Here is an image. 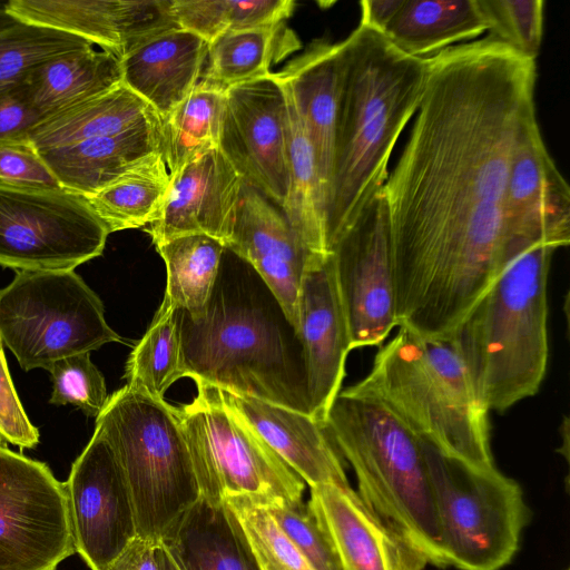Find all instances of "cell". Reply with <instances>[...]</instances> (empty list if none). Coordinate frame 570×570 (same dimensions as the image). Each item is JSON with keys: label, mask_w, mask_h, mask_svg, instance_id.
Returning a JSON list of instances; mask_svg holds the SVG:
<instances>
[{"label": "cell", "mask_w": 570, "mask_h": 570, "mask_svg": "<svg viewBox=\"0 0 570 570\" xmlns=\"http://www.w3.org/2000/svg\"><path fill=\"white\" fill-rule=\"evenodd\" d=\"M535 60L487 36L429 58L406 144L383 186L397 327L449 338L511 264L504 202L535 119Z\"/></svg>", "instance_id": "6da1fadb"}, {"label": "cell", "mask_w": 570, "mask_h": 570, "mask_svg": "<svg viewBox=\"0 0 570 570\" xmlns=\"http://www.w3.org/2000/svg\"><path fill=\"white\" fill-rule=\"evenodd\" d=\"M175 318L185 377L309 415L298 331L247 262L225 247L202 313Z\"/></svg>", "instance_id": "7a4b0ae2"}, {"label": "cell", "mask_w": 570, "mask_h": 570, "mask_svg": "<svg viewBox=\"0 0 570 570\" xmlns=\"http://www.w3.org/2000/svg\"><path fill=\"white\" fill-rule=\"evenodd\" d=\"M338 45L341 91L325 213L330 253L383 188L392 150L417 111L429 69V58L409 56L362 24Z\"/></svg>", "instance_id": "3957f363"}, {"label": "cell", "mask_w": 570, "mask_h": 570, "mask_svg": "<svg viewBox=\"0 0 570 570\" xmlns=\"http://www.w3.org/2000/svg\"><path fill=\"white\" fill-rule=\"evenodd\" d=\"M557 249L538 244L512 261L449 337L488 412H504L537 394L544 379L547 285Z\"/></svg>", "instance_id": "277c9868"}, {"label": "cell", "mask_w": 570, "mask_h": 570, "mask_svg": "<svg viewBox=\"0 0 570 570\" xmlns=\"http://www.w3.org/2000/svg\"><path fill=\"white\" fill-rule=\"evenodd\" d=\"M344 392L380 403L450 456L478 468L495 466L489 412L478 401L451 338L399 326L381 345L367 375Z\"/></svg>", "instance_id": "5b68a950"}, {"label": "cell", "mask_w": 570, "mask_h": 570, "mask_svg": "<svg viewBox=\"0 0 570 570\" xmlns=\"http://www.w3.org/2000/svg\"><path fill=\"white\" fill-rule=\"evenodd\" d=\"M324 429L352 466L366 505L429 564L448 567L422 440L380 403L344 391Z\"/></svg>", "instance_id": "8992f818"}, {"label": "cell", "mask_w": 570, "mask_h": 570, "mask_svg": "<svg viewBox=\"0 0 570 570\" xmlns=\"http://www.w3.org/2000/svg\"><path fill=\"white\" fill-rule=\"evenodd\" d=\"M96 428L125 475L138 537L159 542L200 497L179 407L126 384L108 397Z\"/></svg>", "instance_id": "52a82bcc"}, {"label": "cell", "mask_w": 570, "mask_h": 570, "mask_svg": "<svg viewBox=\"0 0 570 570\" xmlns=\"http://www.w3.org/2000/svg\"><path fill=\"white\" fill-rule=\"evenodd\" d=\"M443 553L458 570H500L517 553L530 519L520 484L422 440Z\"/></svg>", "instance_id": "ba28073f"}, {"label": "cell", "mask_w": 570, "mask_h": 570, "mask_svg": "<svg viewBox=\"0 0 570 570\" xmlns=\"http://www.w3.org/2000/svg\"><path fill=\"white\" fill-rule=\"evenodd\" d=\"M0 341L24 371L122 342L99 296L73 271H18L0 288Z\"/></svg>", "instance_id": "9c48e42d"}, {"label": "cell", "mask_w": 570, "mask_h": 570, "mask_svg": "<svg viewBox=\"0 0 570 570\" xmlns=\"http://www.w3.org/2000/svg\"><path fill=\"white\" fill-rule=\"evenodd\" d=\"M195 383L196 396L179 413L200 497L213 503L229 495L301 502L305 482L225 402L222 390Z\"/></svg>", "instance_id": "30bf717a"}, {"label": "cell", "mask_w": 570, "mask_h": 570, "mask_svg": "<svg viewBox=\"0 0 570 570\" xmlns=\"http://www.w3.org/2000/svg\"><path fill=\"white\" fill-rule=\"evenodd\" d=\"M109 234L83 195L0 180L2 267L73 271L102 254Z\"/></svg>", "instance_id": "8fae6325"}, {"label": "cell", "mask_w": 570, "mask_h": 570, "mask_svg": "<svg viewBox=\"0 0 570 570\" xmlns=\"http://www.w3.org/2000/svg\"><path fill=\"white\" fill-rule=\"evenodd\" d=\"M75 552L63 483L0 443V570H57Z\"/></svg>", "instance_id": "7c38bea8"}, {"label": "cell", "mask_w": 570, "mask_h": 570, "mask_svg": "<svg viewBox=\"0 0 570 570\" xmlns=\"http://www.w3.org/2000/svg\"><path fill=\"white\" fill-rule=\"evenodd\" d=\"M351 351L381 346L397 326L390 219L383 188L331 249Z\"/></svg>", "instance_id": "4fadbf2b"}, {"label": "cell", "mask_w": 570, "mask_h": 570, "mask_svg": "<svg viewBox=\"0 0 570 570\" xmlns=\"http://www.w3.org/2000/svg\"><path fill=\"white\" fill-rule=\"evenodd\" d=\"M289 111L275 72L225 91L219 148L244 181L283 208L288 178Z\"/></svg>", "instance_id": "5bb4252c"}, {"label": "cell", "mask_w": 570, "mask_h": 570, "mask_svg": "<svg viewBox=\"0 0 570 570\" xmlns=\"http://www.w3.org/2000/svg\"><path fill=\"white\" fill-rule=\"evenodd\" d=\"M63 488L76 552L91 570H107L138 534L128 484L98 428Z\"/></svg>", "instance_id": "9a60e30c"}, {"label": "cell", "mask_w": 570, "mask_h": 570, "mask_svg": "<svg viewBox=\"0 0 570 570\" xmlns=\"http://www.w3.org/2000/svg\"><path fill=\"white\" fill-rule=\"evenodd\" d=\"M504 227L514 259L538 244L559 248L570 242V189L548 153L537 118L523 129L512 158Z\"/></svg>", "instance_id": "2e32d148"}, {"label": "cell", "mask_w": 570, "mask_h": 570, "mask_svg": "<svg viewBox=\"0 0 570 570\" xmlns=\"http://www.w3.org/2000/svg\"><path fill=\"white\" fill-rule=\"evenodd\" d=\"M297 331L303 345L309 415L323 428L341 392L351 352L332 254L313 257L302 277Z\"/></svg>", "instance_id": "e0dca14e"}, {"label": "cell", "mask_w": 570, "mask_h": 570, "mask_svg": "<svg viewBox=\"0 0 570 570\" xmlns=\"http://www.w3.org/2000/svg\"><path fill=\"white\" fill-rule=\"evenodd\" d=\"M17 20L83 38L119 59L179 28L173 0H8Z\"/></svg>", "instance_id": "ac0fdd59"}, {"label": "cell", "mask_w": 570, "mask_h": 570, "mask_svg": "<svg viewBox=\"0 0 570 570\" xmlns=\"http://www.w3.org/2000/svg\"><path fill=\"white\" fill-rule=\"evenodd\" d=\"M225 247L258 273L297 328L302 277L320 254L308 249L277 205L246 181Z\"/></svg>", "instance_id": "d6986e66"}, {"label": "cell", "mask_w": 570, "mask_h": 570, "mask_svg": "<svg viewBox=\"0 0 570 570\" xmlns=\"http://www.w3.org/2000/svg\"><path fill=\"white\" fill-rule=\"evenodd\" d=\"M244 179L220 148L212 149L170 175L158 217L148 233L156 245L188 234H205L226 245Z\"/></svg>", "instance_id": "ffe728a7"}, {"label": "cell", "mask_w": 570, "mask_h": 570, "mask_svg": "<svg viewBox=\"0 0 570 570\" xmlns=\"http://www.w3.org/2000/svg\"><path fill=\"white\" fill-rule=\"evenodd\" d=\"M309 489L307 504L343 570H423L429 564L351 485L322 483Z\"/></svg>", "instance_id": "44dd1931"}, {"label": "cell", "mask_w": 570, "mask_h": 570, "mask_svg": "<svg viewBox=\"0 0 570 570\" xmlns=\"http://www.w3.org/2000/svg\"><path fill=\"white\" fill-rule=\"evenodd\" d=\"M275 73L292 100L313 147L326 213L341 91L340 45L317 40Z\"/></svg>", "instance_id": "7402d4cb"}, {"label": "cell", "mask_w": 570, "mask_h": 570, "mask_svg": "<svg viewBox=\"0 0 570 570\" xmlns=\"http://www.w3.org/2000/svg\"><path fill=\"white\" fill-rule=\"evenodd\" d=\"M222 392L225 402L309 488L322 483L350 485L325 429L309 415L255 397Z\"/></svg>", "instance_id": "603a6c76"}, {"label": "cell", "mask_w": 570, "mask_h": 570, "mask_svg": "<svg viewBox=\"0 0 570 570\" xmlns=\"http://www.w3.org/2000/svg\"><path fill=\"white\" fill-rule=\"evenodd\" d=\"M208 43L181 28L163 32L127 53L122 83L164 120L197 87Z\"/></svg>", "instance_id": "cb8c5ba5"}, {"label": "cell", "mask_w": 570, "mask_h": 570, "mask_svg": "<svg viewBox=\"0 0 570 570\" xmlns=\"http://www.w3.org/2000/svg\"><path fill=\"white\" fill-rule=\"evenodd\" d=\"M163 149L161 119H155L119 134L38 153L61 187L90 197Z\"/></svg>", "instance_id": "d4e9b609"}, {"label": "cell", "mask_w": 570, "mask_h": 570, "mask_svg": "<svg viewBox=\"0 0 570 570\" xmlns=\"http://www.w3.org/2000/svg\"><path fill=\"white\" fill-rule=\"evenodd\" d=\"M179 570H262L248 539L225 501L199 497L159 541Z\"/></svg>", "instance_id": "484cf974"}, {"label": "cell", "mask_w": 570, "mask_h": 570, "mask_svg": "<svg viewBox=\"0 0 570 570\" xmlns=\"http://www.w3.org/2000/svg\"><path fill=\"white\" fill-rule=\"evenodd\" d=\"M120 83V59L95 46L53 57L23 80L27 98L40 122Z\"/></svg>", "instance_id": "4316f807"}, {"label": "cell", "mask_w": 570, "mask_h": 570, "mask_svg": "<svg viewBox=\"0 0 570 570\" xmlns=\"http://www.w3.org/2000/svg\"><path fill=\"white\" fill-rule=\"evenodd\" d=\"M487 30L479 0H403L383 35L404 53L426 59Z\"/></svg>", "instance_id": "83f0119b"}, {"label": "cell", "mask_w": 570, "mask_h": 570, "mask_svg": "<svg viewBox=\"0 0 570 570\" xmlns=\"http://www.w3.org/2000/svg\"><path fill=\"white\" fill-rule=\"evenodd\" d=\"M155 119H160L157 112L120 83L42 120L31 131L29 144L41 151L119 134Z\"/></svg>", "instance_id": "f1b7e54d"}, {"label": "cell", "mask_w": 570, "mask_h": 570, "mask_svg": "<svg viewBox=\"0 0 570 570\" xmlns=\"http://www.w3.org/2000/svg\"><path fill=\"white\" fill-rule=\"evenodd\" d=\"M299 48L285 22L230 31L208 43L199 83L225 92L228 88L272 73V65Z\"/></svg>", "instance_id": "f546056e"}, {"label": "cell", "mask_w": 570, "mask_h": 570, "mask_svg": "<svg viewBox=\"0 0 570 570\" xmlns=\"http://www.w3.org/2000/svg\"><path fill=\"white\" fill-rule=\"evenodd\" d=\"M286 97L289 111V185L282 212L309 250L315 254H328L325 196L314 150L304 125L287 94Z\"/></svg>", "instance_id": "4dcf8cb0"}, {"label": "cell", "mask_w": 570, "mask_h": 570, "mask_svg": "<svg viewBox=\"0 0 570 570\" xmlns=\"http://www.w3.org/2000/svg\"><path fill=\"white\" fill-rule=\"evenodd\" d=\"M169 184L164 155L157 153L87 198L109 233L139 228L158 217Z\"/></svg>", "instance_id": "1f68e13d"}, {"label": "cell", "mask_w": 570, "mask_h": 570, "mask_svg": "<svg viewBox=\"0 0 570 570\" xmlns=\"http://www.w3.org/2000/svg\"><path fill=\"white\" fill-rule=\"evenodd\" d=\"M167 269L164 295L174 308L198 316L215 284L224 244L205 234H188L156 245Z\"/></svg>", "instance_id": "d6a6232c"}, {"label": "cell", "mask_w": 570, "mask_h": 570, "mask_svg": "<svg viewBox=\"0 0 570 570\" xmlns=\"http://www.w3.org/2000/svg\"><path fill=\"white\" fill-rule=\"evenodd\" d=\"M225 92L198 83L164 120L163 155L174 174L194 158L219 148Z\"/></svg>", "instance_id": "836d02e7"}, {"label": "cell", "mask_w": 570, "mask_h": 570, "mask_svg": "<svg viewBox=\"0 0 570 570\" xmlns=\"http://www.w3.org/2000/svg\"><path fill=\"white\" fill-rule=\"evenodd\" d=\"M185 377L175 308L163 299L154 320L128 356L127 385L155 399H164L177 380Z\"/></svg>", "instance_id": "e575fe53"}, {"label": "cell", "mask_w": 570, "mask_h": 570, "mask_svg": "<svg viewBox=\"0 0 570 570\" xmlns=\"http://www.w3.org/2000/svg\"><path fill=\"white\" fill-rule=\"evenodd\" d=\"M295 6L292 0H173L178 27L207 43L226 32L283 23Z\"/></svg>", "instance_id": "d590c367"}, {"label": "cell", "mask_w": 570, "mask_h": 570, "mask_svg": "<svg viewBox=\"0 0 570 570\" xmlns=\"http://www.w3.org/2000/svg\"><path fill=\"white\" fill-rule=\"evenodd\" d=\"M90 46L83 38L24 22L0 31V90L22 83L53 57Z\"/></svg>", "instance_id": "8d00e7d4"}, {"label": "cell", "mask_w": 570, "mask_h": 570, "mask_svg": "<svg viewBox=\"0 0 570 570\" xmlns=\"http://www.w3.org/2000/svg\"><path fill=\"white\" fill-rule=\"evenodd\" d=\"M238 519L262 570H313L266 507L249 495L224 499Z\"/></svg>", "instance_id": "74e56055"}, {"label": "cell", "mask_w": 570, "mask_h": 570, "mask_svg": "<svg viewBox=\"0 0 570 570\" xmlns=\"http://www.w3.org/2000/svg\"><path fill=\"white\" fill-rule=\"evenodd\" d=\"M489 36L535 60L543 35L542 0H479Z\"/></svg>", "instance_id": "f35d334b"}, {"label": "cell", "mask_w": 570, "mask_h": 570, "mask_svg": "<svg viewBox=\"0 0 570 570\" xmlns=\"http://www.w3.org/2000/svg\"><path fill=\"white\" fill-rule=\"evenodd\" d=\"M55 405L71 404L86 415L97 417L107 401V387L101 372L90 360V353H80L57 361L49 370Z\"/></svg>", "instance_id": "ab89813d"}, {"label": "cell", "mask_w": 570, "mask_h": 570, "mask_svg": "<svg viewBox=\"0 0 570 570\" xmlns=\"http://www.w3.org/2000/svg\"><path fill=\"white\" fill-rule=\"evenodd\" d=\"M264 505L313 570H343L332 542L307 503Z\"/></svg>", "instance_id": "60d3db41"}, {"label": "cell", "mask_w": 570, "mask_h": 570, "mask_svg": "<svg viewBox=\"0 0 570 570\" xmlns=\"http://www.w3.org/2000/svg\"><path fill=\"white\" fill-rule=\"evenodd\" d=\"M0 440L32 449L39 443V432L28 419L14 390L0 341Z\"/></svg>", "instance_id": "b9f144b4"}, {"label": "cell", "mask_w": 570, "mask_h": 570, "mask_svg": "<svg viewBox=\"0 0 570 570\" xmlns=\"http://www.w3.org/2000/svg\"><path fill=\"white\" fill-rule=\"evenodd\" d=\"M0 180L30 187H61L55 174L30 144L0 146Z\"/></svg>", "instance_id": "7bdbcfd3"}, {"label": "cell", "mask_w": 570, "mask_h": 570, "mask_svg": "<svg viewBox=\"0 0 570 570\" xmlns=\"http://www.w3.org/2000/svg\"><path fill=\"white\" fill-rule=\"evenodd\" d=\"M39 122L23 82L0 90V146L29 144L30 134Z\"/></svg>", "instance_id": "ee69618b"}, {"label": "cell", "mask_w": 570, "mask_h": 570, "mask_svg": "<svg viewBox=\"0 0 570 570\" xmlns=\"http://www.w3.org/2000/svg\"><path fill=\"white\" fill-rule=\"evenodd\" d=\"M158 542L136 537L107 570H159Z\"/></svg>", "instance_id": "f6af8a7d"}, {"label": "cell", "mask_w": 570, "mask_h": 570, "mask_svg": "<svg viewBox=\"0 0 570 570\" xmlns=\"http://www.w3.org/2000/svg\"><path fill=\"white\" fill-rule=\"evenodd\" d=\"M403 0H364L361 6L360 24L384 33L386 27L402 6Z\"/></svg>", "instance_id": "bcb514c9"}, {"label": "cell", "mask_w": 570, "mask_h": 570, "mask_svg": "<svg viewBox=\"0 0 570 570\" xmlns=\"http://www.w3.org/2000/svg\"><path fill=\"white\" fill-rule=\"evenodd\" d=\"M157 561L159 570H179L178 566L174 561L170 553L163 546L161 542H158L156 550Z\"/></svg>", "instance_id": "7dc6e473"}, {"label": "cell", "mask_w": 570, "mask_h": 570, "mask_svg": "<svg viewBox=\"0 0 570 570\" xmlns=\"http://www.w3.org/2000/svg\"><path fill=\"white\" fill-rule=\"evenodd\" d=\"M20 21L8 11V1H0V31L9 29Z\"/></svg>", "instance_id": "c3c4849f"}, {"label": "cell", "mask_w": 570, "mask_h": 570, "mask_svg": "<svg viewBox=\"0 0 570 570\" xmlns=\"http://www.w3.org/2000/svg\"><path fill=\"white\" fill-rule=\"evenodd\" d=\"M564 570H569V568L564 569Z\"/></svg>", "instance_id": "681fc988"}]
</instances>
